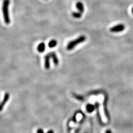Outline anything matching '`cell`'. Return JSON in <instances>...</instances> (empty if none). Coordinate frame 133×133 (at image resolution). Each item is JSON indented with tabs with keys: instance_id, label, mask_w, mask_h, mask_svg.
Here are the masks:
<instances>
[{
	"instance_id": "obj_18",
	"label": "cell",
	"mask_w": 133,
	"mask_h": 133,
	"mask_svg": "<svg viewBox=\"0 0 133 133\" xmlns=\"http://www.w3.org/2000/svg\"><path fill=\"white\" fill-rule=\"evenodd\" d=\"M132 13L133 14V8H132Z\"/></svg>"
},
{
	"instance_id": "obj_6",
	"label": "cell",
	"mask_w": 133,
	"mask_h": 133,
	"mask_svg": "<svg viewBox=\"0 0 133 133\" xmlns=\"http://www.w3.org/2000/svg\"><path fill=\"white\" fill-rule=\"evenodd\" d=\"M107 96H105V98L104 101V104H103V106H104V113L105 116H106V118L108 119V120L110 119V116H109V113L108 112V111L107 110Z\"/></svg>"
},
{
	"instance_id": "obj_5",
	"label": "cell",
	"mask_w": 133,
	"mask_h": 133,
	"mask_svg": "<svg viewBox=\"0 0 133 133\" xmlns=\"http://www.w3.org/2000/svg\"><path fill=\"white\" fill-rule=\"evenodd\" d=\"M9 93H5L4 98H3V100L2 101L1 105H0V110L1 111H2L4 107L6 105V104L9 101Z\"/></svg>"
},
{
	"instance_id": "obj_13",
	"label": "cell",
	"mask_w": 133,
	"mask_h": 133,
	"mask_svg": "<svg viewBox=\"0 0 133 133\" xmlns=\"http://www.w3.org/2000/svg\"><path fill=\"white\" fill-rule=\"evenodd\" d=\"M73 96L74 98H75L76 99H77L78 100L80 101H84V97L82 96V95H78L75 93L73 94Z\"/></svg>"
},
{
	"instance_id": "obj_2",
	"label": "cell",
	"mask_w": 133,
	"mask_h": 133,
	"mask_svg": "<svg viewBox=\"0 0 133 133\" xmlns=\"http://www.w3.org/2000/svg\"><path fill=\"white\" fill-rule=\"evenodd\" d=\"M86 40V36L84 35H80L76 39L70 42L67 44L66 49L67 50H71L78 45L84 42Z\"/></svg>"
},
{
	"instance_id": "obj_12",
	"label": "cell",
	"mask_w": 133,
	"mask_h": 133,
	"mask_svg": "<svg viewBox=\"0 0 133 133\" xmlns=\"http://www.w3.org/2000/svg\"><path fill=\"white\" fill-rule=\"evenodd\" d=\"M57 44V41L55 40H52L49 42L48 46L50 48H53L56 46Z\"/></svg>"
},
{
	"instance_id": "obj_1",
	"label": "cell",
	"mask_w": 133,
	"mask_h": 133,
	"mask_svg": "<svg viewBox=\"0 0 133 133\" xmlns=\"http://www.w3.org/2000/svg\"><path fill=\"white\" fill-rule=\"evenodd\" d=\"M10 4V0H4L3 4L2 10L4 15V21L6 24H9L10 22V19L9 14V8Z\"/></svg>"
},
{
	"instance_id": "obj_17",
	"label": "cell",
	"mask_w": 133,
	"mask_h": 133,
	"mask_svg": "<svg viewBox=\"0 0 133 133\" xmlns=\"http://www.w3.org/2000/svg\"><path fill=\"white\" fill-rule=\"evenodd\" d=\"M47 133H54V131L53 130H49L47 132Z\"/></svg>"
},
{
	"instance_id": "obj_4",
	"label": "cell",
	"mask_w": 133,
	"mask_h": 133,
	"mask_svg": "<svg viewBox=\"0 0 133 133\" xmlns=\"http://www.w3.org/2000/svg\"><path fill=\"white\" fill-rule=\"evenodd\" d=\"M51 58V56L50 53H48L44 56V67L46 70H49L50 69V59Z\"/></svg>"
},
{
	"instance_id": "obj_11",
	"label": "cell",
	"mask_w": 133,
	"mask_h": 133,
	"mask_svg": "<svg viewBox=\"0 0 133 133\" xmlns=\"http://www.w3.org/2000/svg\"><path fill=\"white\" fill-rule=\"evenodd\" d=\"M37 51L40 53L44 52L45 50V44L44 43H41L38 45L37 47Z\"/></svg>"
},
{
	"instance_id": "obj_8",
	"label": "cell",
	"mask_w": 133,
	"mask_h": 133,
	"mask_svg": "<svg viewBox=\"0 0 133 133\" xmlns=\"http://www.w3.org/2000/svg\"><path fill=\"white\" fill-rule=\"evenodd\" d=\"M50 56H51V58L53 60V62L54 64V65L55 66H57L59 64V59L57 57V56L56 55V53L55 52H49Z\"/></svg>"
},
{
	"instance_id": "obj_3",
	"label": "cell",
	"mask_w": 133,
	"mask_h": 133,
	"mask_svg": "<svg viewBox=\"0 0 133 133\" xmlns=\"http://www.w3.org/2000/svg\"><path fill=\"white\" fill-rule=\"evenodd\" d=\"M125 28V27L123 24H118L116 26L112 27L110 29V31L112 33H117V32H120L124 31Z\"/></svg>"
},
{
	"instance_id": "obj_16",
	"label": "cell",
	"mask_w": 133,
	"mask_h": 133,
	"mask_svg": "<svg viewBox=\"0 0 133 133\" xmlns=\"http://www.w3.org/2000/svg\"><path fill=\"white\" fill-rule=\"evenodd\" d=\"M105 133H112V132H111V131L110 130H109V129H108V130H106V132H105Z\"/></svg>"
},
{
	"instance_id": "obj_10",
	"label": "cell",
	"mask_w": 133,
	"mask_h": 133,
	"mask_svg": "<svg viewBox=\"0 0 133 133\" xmlns=\"http://www.w3.org/2000/svg\"><path fill=\"white\" fill-rule=\"evenodd\" d=\"M96 109L95 106L91 104H88L86 106V110L89 113H91Z\"/></svg>"
},
{
	"instance_id": "obj_9",
	"label": "cell",
	"mask_w": 133,
	"mask_h": 133,
	"mask_svg": "<svg viewBox=\"0 0 133 133\" xmlns=\"http://www.w3.org/2000/svg\"><path fill=\"white\" fill-rule=\"evenodd\" d=\"M76 8L79 10V12H81V13L84 12V7L83 4L81 2H79L76 4Z\"/></svg>"
},
{
	"instance_id": "obj_14",
	"label": "cell",
	"mask_w": 133,
	"mask_h": 133,
	"mask_svg": "<svg viewBox=\"0 0 133 133\" xmlns=\"http://www.w3.org/2000/svg\"><path fill=\"white\" fill-rule=\"evenodd\" d=\"M72 16L75 18H80L82 16V13L80 12H73L72 13Z\"/></svg>"
},
{
	"instance_id": "obj_7",
	"label": "cell",
	"mask_w": 133,
	"mask_h": 133,
	"mask_svg": "<svg viewBox=\"0 0 133 133\" xmlns=\"http://www.w3.org/2000/svg\"><path fill=\"white\" fill-rule=\"evenodd\" d=\"M95 106V107H96L98 119L99 122H100V123H102V120L100 112V104H99V103H98V102H96Z\"/></svg>"
},
{
	"instance_id": "obj_15",
	"label": "cell",
	"mask_w": 133,
	"mask_h": 133,
	"mask_svg": "<svg viewBox=\"0 0 133 133\" xmlns=\"http://www.w3.org/2000/svg\"><path fill=\"white\" fill-rule=\"evenodd\" d=\"M37 133H44V132L42 129H40L37 131Z\"/></svg>"
}]
</instances>
